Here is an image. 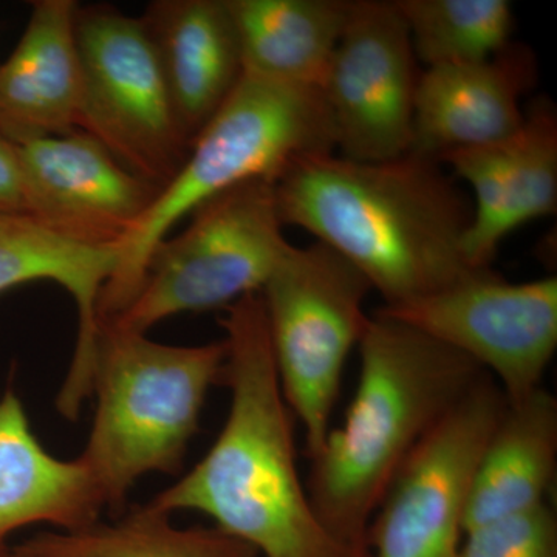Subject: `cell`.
<instances>
[{
  "label": "cell",
  "mask_w": 557,
  "mask_h": 557,
  "mask_svg": "<svg viewBox=\"0 0 557 557\" xmlns=\"http://www.w3.org/2000/svg\"><path fill=\"white\" fill-rule=\"evenodd\" d=\"M278 218L347 260L399 307L469 276L472 201L437 161L302 157L273 180ZM483 270V269H482Z\"/></svg>",
  "instance_id": "6da1fadb"
},
{
  "label": "cell",
  "mask_w": 557,
  "mask_h": 557,
  "mask_svg": "<svg viewBox=\"0 0 557 557\" xmlns=\"http://www.w3.org/2000/svg\"><path fill=\"white\" fill-rule=\"evenodd\" d=\"M222 381L228 417L211 449L188 474L146 507L199 511L263 557H364L322 525L296 463L295 428L259 293L226 307Z\"/></svg>",
  "instance_id": "7a4b0ae2"
},
{
  "label": "cell",
  "mask_w": 557,
  "mask_h": 557,
  "mask_svg": "<svg viewBox=\"0 0 557 557\" xmlns=\"http://www.w3.org/2000/svg\"><path fill=\"white\" fill-rule=\"evenodd\" d=\"M359 380L344 423L311 457L307 491L322 525L370 557L373 516L399 469L485 370L376 310L359 341Z\"/></svg>",
  "instance_id": "3957f363"
},
{
  "label": "cell",
  "mask_w": 557,
  "mask_h": 557,
  "mask_svg": "<svg viewBox=\"0 0 557 557\" xmlns=\"http://www.w3.org/2000/svg\"><path fill=\"white\" fill-rule=\"evenodd\" d=\"M325 152H336L335 137L318 87L244 73L194 139L182 170L120 245L119 265L98 304L100 322L134 300L153 249L185 215L225 190L252 180H274L293 161Z\"/></svg>",
  "instance_id": "277c9868"
},
{
  "label": "cell",
  "mask_w": 557,
  "mask_h": 557,
  "mask_svg": "<svg viewBox=\"0 0 557 557\" xmlns=\"http://www.w3.org/2000/svg\"><path fill=\"white\" fill-rule=\"evenodd\" d=\"M225 357L223 339L166 346L146 333L100 325L91 388L97 409L78 458L104 508L121 511L146 474L182 469Z\"/></svg>",
  "instance_id": "5b68a950"
},
{
  "label": "cell",
  "mask_w": 557,
  "mask_h": 557,
  "mask_svg": "<svg viewBox=\"0 0 557 557\" xmlns=\"http://www.w3.org/2000/svg\"><path fill=\"white\" fill-rule=\"evenodd\" d=\"M372 287L338 252L293 247L260 289L282 394L317 456L332 431L348 355L359 346Z\"/></svg>",
  "instance_id": "8992f818"
},
{
  "label": "cell",
  "mask_w": 557,
  "mask_h": 557,
  "mask_svg": "<svg viewBox=\"0 0 557 557\" xmlns=\"http://www.w3.org/2000/svg\"><path fill=\"white\" fill-rule=\"evenodd\" d=\"M190 215L188 230L153 249L129 306L101 324L148 333L174 314L226 309L259 293L292 245L273 180L225 190Z\"/></svg>",
  "instance_id": "52a82bcc"
},
{
  "label": "cell",
  "mask_w": 557,
  "mask_h": 557,
  "mask_svg": "<svg viewBox=\"0 0 557 557\" xmlns=\"http://www.w3.org/2000/svg\"><path fill=\"white\" fill-rule=\"evenodd\" d=\"M75 38L83 78L79 131L163 188L188 159L190 143L141 17L112 7H78Z\"/></svg>",
  "instance_id": "ba28073f"
},
{
  "label": "cell",
  "mask_w": 557,
  "mask_h": 557,
  "mask_svg": "<svg viewBox=\"0 0 557 557\" xmlns=\"http://www.w3.org/2000/svg\"><path fill=\"white\" fill-rule=\"evenodd\" d=\"M505 408L483 373L399 469L370 523V557H457L475 469Z\"/></svg>",
  "instance_id": "9c48e42d"
},
{
  "label": "cell",
  "mask_w": 557,
  "mask_h": 557,
  "mask_svg": "<svg viewBox=\"0 0 557 557\" xmlns=\"http://www.w3.org/2000/svg\"><path fill=\"white\" fill-rule=\"evenodd\" d=\"M493 373L508 403L542 387L557 347V278L508 282L474 271L432 295L380 307Z\"/></svg>",
  "instance_id": "30bf717a"
},
{
  "label": "cell",
  "mask_w": 557,
  "mask_h": 557,
  "mask_svg": "<svg viewBox=\"0 0 557 557\" xmlns=\"http://www.w3.org/2000/svg\"><path fill=\"white\" fill-rule=\"evenodd\" d=\"M420 75L394 0H351L319 87L339 156L386 161L409 153Z\"/></svg>",
  "instance_id": "8fae6325"
},
{
  "label": "cell",
  "mask_w": 557,
  "mask_h": 557,
  "mask_svg": "<svg viewBox=\"0 0 557 557\" xmlns=\"http://www.w3.org/2000/svg\"><path fill=\"white\" fill-rule=\"evenodd\" d=\"M16 148L28 215L79 244L120 248L161 190L83 131Z\"/></svg>",
  "instance_id": "7c38bea8"
},
{
  "label": "cell",
  "mask_w": 557,
  "mask_h": 557,
  "mask_svg": "<svg viewBox=\"0 0 557 557\" xmlns=\"http://www.w3.org/2000/svg\"><path fill=\"white\" fill-rule=\"evenodd\" d=\"M472 190L465 258L472 269H491L502 242L520 226L548 218L557 208V115L536 100L515 134L443 160Z\"/></svg>",
  "instance_id": "4fadbf2b"
},
{
  "label": "cell",
  "mask_w": 557,
  "mask_h": 557,
  "mask_svg": "<svg viewBox=\"0 0 557 557\" xmlns=\"http://www.w3.org/2000/svg\"><path fill=\"white\" fill-rule=\"evenodd\" d=\"M536 79V57L515 42L486 61L423 70L410 153L443 164L460 150L508 138L525 121L522 98Z\"/></svg>",
  "instance_id": "5bb4252c"
},
{
  "label": "cell",
  "mask_w": 557,
  "mask_h": 557,
  "mask_svg": "<svg viewBox=\"0 0 557 557\" xmlns=\"http://www.w3.org/2000/svg\"><path fill=\"white\" fill-rule=\"evenodd\" d=\"M119 259V248L79 244L32 215H0V293L30 282H57L78 309L75 351L54 401L65 420H78L91 397L100 336L98 304Z\"/></svg>",
  "instance_id": "9a60e30c"
},
{
  "label": "cell",
  "mask_w": 557,
  "mask_h": 557,
  "mask_svg": "<svg viewBox=\"0 0 557 557\" xmlns=\"http://www.w3.org/2000/svg\"><path fill=\"white\" fill-rule=\"evenodd\" d=\"M78 3L36 0L16 49L0 64V137L20 146L79 129Z\"/></svg>",
  "instance_id": "2e32d148"
},
{
  "label": "cell",
  "mask_w": 557,
  "mask_h": 557,
  "mask_svg": "<svg viewBox=\"0 0 557 557\" xmlns=\"http://www.w3.org/2000/svg\"><path fill=\"white\" fill-rule=\"evenodd\" d=\"M141 21L193 146L245 73L226 0H156Z\"/></svg>",
  "instance_id": "e0dca14e"
},
{
  "label": "cell",
  "mask_w": 557,
  "mask_h": 557,
  "mask_svg": "<svg viewBox=\"0 0 557 557\" xmlns=\"http://www.w3.org/2000/svg\"><path fill=\"white\" fill-rule=\"evenodd\" d=\"M104 504L79 458L61 460L40 445L20 395L0 397V557L14 531L35 523L76 531L100 520Z\"/></svg>",
  "instance_id": "ac0fdd59"
},
{
  "label": "cell",
  "mask_w": 557,
  "mask_h": 557,
  "mask_svg": "<svg viewBox=\"0 0 557 557\" xmlns=\"http://www.w3.org/2000/svg\"><path fill=\"white\" fill-rule=\"evenodd\" d=\"M557 458V403L547 388L508 403L480 456L465 533L547 504Z\"/></svg>",
  "instance_id": "d6986e66"
},
{
  "label": "cell",
  "mask_w": 557,
  "mask_h": 557,
  "mask_svg": "<svg viewBox=\"0 0 557 557\" xmlns=\"http://www.w3.org/2000/svg\"><path fill=\"white\" fill-rule=\"evenodd\" d=\"M226 5L247 75L319 89L351 0H226Z\"/></svg>",
  "instance_id": "ffe728a7"
},
{
  "label": "cell",
  "mask_w": 557,
  "mask_h": 557,
  "mask_svg": "<svg viewBox=\"0 0 557 557\" xmlns=\"http://www.w3.org/2000/svg\"><path fill=\"white\" fill-rule=\"evenodd\" d=\"M16 552L27 557H259L251 545L218 527L178 528L146 505L112 522L76 531H44Z\"/></svg>",
  "instance_id": "44dd1931"
},
{
  "label": "cell",
  "mask_w": 557,
  "mask_h": 557,
  "mask_svg": "<svg viewBox=\"0 0 557 557\" xmlns=\"http://www.w3.org/2000/svg\"><path fill=\"white\" fill-rule=\"evenodd\" d=\"M417 61L426 69L474 64L512 42L515 11L507 0H394Z\"/></svg>",
  "instance_id": "7402d4cb"
},
{
  "label": "cell",
  "mask_w": 557,
  "mask_h": 557,
  "mask_svg": "<svg viewBox=\"0 0 557 557\" xmlns=\"http://www.w3.org/2000/svg\"><path fill=\"white\" fill-rule=\"evenodd\" d=\"M457 557H557V522L548 504L465 533Z\"/></svg>",
  "instance_id": "603a6c76"
},
{
  "label": "cell",
  "mask_w": 557,
  "mask_h": 557,
  "mask_svg": "<svg viewBox=\"0 0 557 557\" xmlns=\"http://www.w3.org/2000/svg\"><path fill=\"white\" fill-rule=\"evenodd\" d=\"M5 214H28V205L16 145L0 137V215Z\"/></svg>",
  "instance_id": "cb8c5ba5"
},
{
  "label": "cell",
  "mask_w": 557,
  "mask_h": 557,
  "mask_svg": "<svg viewBox=\"0 0 557 557\" xmlns=\"http://www.w3.org/2000/svg\"><path fill=\"white\" fill-rule=\"evenodd\" d=\"M3 557H27V556L22 555V553L16 552V549L13 548V549H10L9 555H5Z\"/></svg>",
  "instance_id": "d4e9b609"
}]
</instances>
